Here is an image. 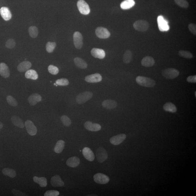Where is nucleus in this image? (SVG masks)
<instances>
[{
	"mask_svg": "<svg viewBox=\"0 0 196 196\" xmlns=\"http://www.w3.org/2000/svg\"><path fill=\"white\" fill-rule=\"evenodd\" d=\"M96 34L99 38L105 39L110 37V33L107 29L103 27H98L95 31Z\"/></svg>",
	"mask_w": 196,
	"mask_h": 196,
	"instance_id": "nucleus-10",
	"label": "nucleus"
},
{
	"mask_svg": "<svg viewBox=\"0 0 196 196\" xmlns=\"http://www.w3.org/2000/svg\"><path fill=\"white\" fill-rule=\"evenodd\" d=\"M61 121H62L64 125L66 127H69L71 124V121L70 119L66 115H63L61 117Z\"/></svg>",
	"mask_w": 196,
	"mask_h": 196,
	"instance_id": "nucleus-38",
	"label": "nucleus"
},
{
	"mask_svg": "<svg viewBox=\"0 0 196 196\" xmlns=\"http://www.w3.org/2000/svg\"><path fill=\"white\" fill-rule=\"evenodd\" d=\"M10 69L6 64L4 63H0V74L4 78H8L10 76Z\"/></svg>",
	"mask_w": 196,
	"mask_h": 196,
	"instance_id": "nucleus-18",
	"label": "nucleus"
},
{
	"mask_svg": "<svg viewBox=\"0 0 196 196\" xmlns=\"http://www.w3.org/2000/svg\"><path fill=\"white\" fill-rule=\"evenodd\" d=\"M80 162V159L78 157L73 156L68 159L66 164L68 166L71 168H75L79 165Z\"/></svg>",
	"mask_w": 196,
	"mask_h": 196,
	"instance_id": "nucleus-23",
	"label": "nucleus"
},
{
	"mask_svg": "<svg viewBox=\"0 0 196 196\" xmlns=\"http://www.w3.org/2000/svg\"><path fill=\"white\" fill-rule=\"evenodd\" d=\"M42 98L41 96L38 93H34L30 95L28 100L30 105L34 106L41 101Z\"/></svg>",
	"mask_w": 196,
	"mask_h": 196,
	"instance_id": "nucleus-20",
	"label": "nucleus"
},
{
	"mask_svg": "<svg viewBox=\"0 0 196 196\" xmlns=\"http://www.w3.org/2000/svg\"><path fill=\"white\" fill-rule=\"evenodd\" d=\"M133 27L137 31L143 32L148 30L149 24L147 21L141 20L136 21L133 24Z\"/></svg>",
	"mask_w": 196,
	"mask_h": 196,
	"instance_id": "nucleus-3",
	"label": "nucleus"
},
{
	"mask_svg": "<svg viewBox=\"0 0 196 196\" xmlns=\"http://www.w3.org/2000/svg\"><path fill=\"white\" fill-rule=\"evenodd\" d=\"M74 46L77 49H80L83 45V38L81 33L76 32L74 34Z\"/></svg>",
	"mask_w": 196,
	"mask_h": 196,
	"instance_id": "nucleus-9",
	"label": "nucleus"
},
{
	"mask_svg": "<svg viewBox=\"0 0 196 196\" xmlns=\"http://www.w3.org/2000/svg\"><path fill=\"white\" fill-rule=\"evenodd\" d=\"M180 74V72L177 69L173 68H168L163 70L162 76L168 79H173L177 77Z\"/></svg>",
	"mask_w": 196,
	"mask_h": 196,
	"instance_id": "nucleus-2",
	"label": "nucleus"
},
{
	"mask_svg": "<svg viewBox=\"0 0 196 196\" xmlns=\"http://www.w3.org/2000/svg\"><path fill=\"white\" fill-rule=\"evenodd\" d=\"M133 59V54L131 51L127 50L125 52L123 57V61L125 64L130 63Z\"/></svg>",
	"mask_w": 196,
	"mask_h": 196,
	"instance_id": "nucleus-31",
	"label": "nucleus"
},
{
	"mask_svg": "<svg viewBox=\"0 0 196 196\" xmlns=\"http://www.w3.org/2000/svg\"><path fill=\"white\" fill-rule=\"evenodd\" d=\"M178 54L180 57L185 58L191 59L193 57L192 53L189 51H184V50H180Z\"/></svg>",
	"mask_w": 196,
	"mask_h": 196,
	"instance_id": "nucleus-35",
	"label": "nucleus"
},
{
	"mask_svg": "<svg viewBox=\"0 0 196 196\" xmlns=\"http://www.w3.org/2000/svg\"><path fill=\"white\" fill-rule=\"evenodd\" d=\"M56 84L58 86H65L69 84V81L67 79L62 78L58 79L56 81Z\"/></svg>",
	"mask_w": 196,
	"mask_h": 196,
	"instance_id": "nucleus-40",
	"label": "nucleus"
},
{
	"mask_svg": "<svg viewBox=\"0 0 196 196\" xmlns=\"http://www.w3.org/2000/svg\"><path fill=\"white\" fill-rule=\"evenodd\" d=\"M65 142L63 140H59L57 141L54 147V152L57 153H60L62 152L64 149Z\"/></svg>",
	"mask_w": 196,
	"mask_h": 196,
	"instance_id": "nucleus-32",
	"label": "nucleus"
},
{
	"mask_svg": "<svg viewBox=\"0 0 196 196\" xmlns=\"http://www.w3.org/2000/svg\"><path fill=\"white\" fill-rule=\"evenodd\" d=\"M102 104L103 107L107 109H115L117 106L116 101L111 100H105Z\"/></svg>",
	"mask_w": 196,
	"mask_h": 196,
	"instance_id": "nucleus-24",
	"label": "nucleus"
},
{
	"mask_svg": "<svg viewBox=\"0 0 196 196\" xmlns=\"http://www.w3.org/2000/svg\"><path fill=\"white\" fill-rule=\"evenodd\" d=\"M3 127V123L0 121V130Z\"/></svg>",
	"mask_w": 196,
	"mask_h": 196,
	"instance_id": "nucleus-47",
	"label": "nucleus"
},
{
	"mask_svg": "<svg viewBox=\"0 0 196 196\" xmlns=\"http://www.w3.org/2000/svg\"><path fill=\"white\" fill-rule=\"evenodd\" d=\"M127 136L124 134H120L113 137L110 139V142L115 145H118L122 143L126 139Z\"/></svg>",
	"mask_w": 196,
	"mask_h": 196,
	"instance_id": "nucleus-12",
	"label": "nucleus"
},
{
	"mask_svg": "<svg viewBox=\"0 0 196 196\" xmlns=\"http://www.w3.org/2000/svg\"><path fill=\"white\" fill-rule=\"evenodd\" d=\"M60 193L58 191L54 190H50L47 191L44 194L45 196H57L59 195Z\"/></svg>",
	"mask_w": 196,
	"mask_h": 196,
	"instance_id": "nucleus-43",
	"label": "nucleus"
},
{
	"mask_svg": "<svg viewBox=\"0 0 196 196\" xmlns=\"http://www.w3.org/2000/svg\"><path fill=\"white\" fill-rule=\"evenodd\" d=\"M188 28L190 31L193 34L196 35V25L194 23H190L188 25Z\"/></svg>",
	"mask_w": 196,
	"mask_h": 196,
	"instance_id": "nucleus-44",
	"label": "nucleus"
},
{
	"mask_svg": "<svg viewBox=\"0 0 196 196\" xmlns=\"http://www.w3.org/2000/svg\"><path fill=\"white\" fill-rule=\"evenodd\" d=\"M31 62L26 61L21 62L18 65L17 69L20 72H25L31 68Z\"/></svg>",
	"mask_w": 196,
	"mask_h": 196,
	"instance_id": "nucleus-21",
	"label": "nucleus"
},
{
	"mask_svg": "<svg viewBox=\"0 0 196 196\" xmlns=\"http://www.w3.org/2000/svg\"><path fill=\"white\" fill-rule=\"evenodd\" d=\"M91 54L94 57L99 59H104L105 56V53L104 50L99 48H93L91 50Z\"/></svg>",
	"mask_w": 196,
	"mask_h": 196,
	"instance_id": "nucleus-17",
	"label": "nucleus"
},
{
	"mask_svg": "<svg viewBox=\"0 0 196 196\" xmlns=\"http://www.w3.org/2000/svg\"><path fill=\"white\" fill-rule=\"evenodd\" d=\"M195 96L196 97V92H195Z\"/></svg>",
	"mask_w": 196,
	"mask_h": 196,
	"instance_id": "nucleus-48",
	"label": "nucleus"
},
{
	"mask_svg": "<svg viewBox=\"0 0 196 196\" xmlns=\"http://www.w3.org/2000/svg\"><path fill=\"white\" fill-rule=\"evenodd\" d=\"M74 62L75 65L78 68L82 69H85L87 68L88 65L84 60L80 57H76Z\"/></svg>",
	"mask_w": 196,
	"mask_h": 196,
	"instance_id": "nucleus-27",
	"label": "nucleus"
},
{
	"mask_svg": "<svg viewBox=\"0 0 196 196\" xmlns=\"http://www.w3.org/2000/svg\"><path fill=\"white\" fill-rule=\"evenodd\" d=\"M155 63L154 59L153 57L147 56L144 57L141 61V64L142 66L146 67H150L153 66Z\"/></svg>",
	"mask_w": 196,
	"mask_h": 196,
	"instance_id": "nucleus-22",
	"label": "nucleus"
},
{
	"mask_svg": "<svg viewBox=\"0 0 196 196\" xmlns=\"http://www.w3.org/2000/svg\"><path fill=\"white\" fill-rule=\"evenodd\" d=\"M187 81L189 83H196V76H188L187 79Z\"/></svg>",
	"mask_w": 196,
	"mask_h": 196,
	"instance_id": "nucleus-46",
	"label": "nucleus"
},
{
	"mask_svg": "<svg viewBox=\"0 0 196 196\" xmlns=\"http://www.w3.org/2000/svg\"><path fill=\"white\" fill-rule=\"evenodd\" d=\"M2 172L4 175L8 176L11 178H14L16 175V171L11 168H4L2 170Z\"/></svg>",
	"mask_w": 196,
	"mask_h": 196,
	"instance_id": "nucleus-33",
	"label": "nucleus"
},
{
	"mask_svg": "<svg viewBox=\"0 0 196 196\" xmlns=\"http://www.w3.org/2000/svg\"><path fill=\"white\" fill-rule=\"evenodd\" d=\"M11 120L13 124L17 127L21 128H23L25 127L23 121L19 117L16 115H13L11 117Z\"/></svg>",
	"mask_w": 196,
	"mask_h": 196,
	"instance_id": "nucleus-25",
	"label": "nucleus"
},
{
	"mask_svg": "<svg viewBox=\"0 0 196 196\" xmlns=\"http://www.w3.org/2000/svg\"><path fill=\"white\" fill-rule=\"evenodd\" d=\"M136 81L140 86L146 87H153L156 85L154 80L149 77L142 76H138L137 77Z\"/></svg>",
	"mask_w": 196,
	"mask_h": 196,
	"instance_id": "nucleus-1",
	"label": "nucleus"
},
{
	"mask_svg": "<svg viewBox=\"0 0 196 196\" xmlns=\"http://www.w3.org/2000/svg\"><path fill=\"white\" fill-rule=\"evenodd\" d=\"M175 2L179 6L187 8L189 6V4L186 0H174Z\"/></svg>",
	"mask_w": 196,
	"mask_h": 196,
	"instance_id": "nucleus-37",
	"label": "nucleus"
},
{
	"mask_svg": "<svg viewBox=\"0 0 196 196\" xmlns=\"http://www.w3.org/2000/svg\"><path fill=\"white\" fill-rule=\"evenodd\" d=\"M84 127L86 129L92 132H97L101 130V126L97 123L91 121H87L84 124Z\"/></svg>",
	"mask_w": 196,
	"mask_h": 196,
	"instance_id": "nucleus-14",
	"label": "nucleus"
},
{
	"mask_svg": "<svg viewBox=\"0 0 196 196\" xmlns=\"http://www.w3.org/2000/svg\"><path fill=\"white\" fill-rule=\"evenodd\" d=\"M56 47V43L54 42H48L46 45V51L51 53L54 51Z\"/></svg>",
	"mask_w": 196,
	"mask_h": 196,
	"instance_id": "nucleus-36",
	"label": "nucleus"
},
{
	"mask_svg": "<svg viewBox=\"0 0 196 196\" xmlns=\"http://www.w3.org/2000/svg\"><path fill=\"white\" fill-rule=\"evenodd\" d=\"M13 194L15 196H25L26 194L23 192H21L20 191L16 189H13L12 190Z\"/></svg>",
	"mask_w": 196,
	"mask_h": 196,
	"instance_id": "nucleus-45",
	"label": "nucleus"
},
{
	"mask_svg": "<svg viewBox=\"0 0 196 196\" xmlns=\"http://www.w3.org/2000/svg\"><path fill=\"white\" fill-rule=\"evenodd\" d=\"M51 183V185L54 187H60L64 185V182L62 180L60 176L57 175L52 177Z\"/></svg>",
	"mask_w": 196,
	"mask_h": 196,
	"instance_id": "nucleus-15",
	"label": "nucleus"
},
{
	"mask_svg": "<svg viewBox=\"0 0 196 196\" xmlns=\"http://www.w3.org/2000/svg\"><path fill=\"white\" fill-rule=\"evenodd\" d=\"M25 126L29 134L31 136H35L37 132V128L33 123L30 120H27L25 123Z\"/></svg>",
	"mask_w": 196,
	"mask_h": 196,
	"instance_id": "nucleus-11",
	"label": "nucleus"
},
{
	"mask_svg": "<svg viewBox=\"0 0 196 196\" xmlns=\"http://www.w3.org/2000/svg\"><path fill=\"white\" fill-rule=\"evenodd\" d=\"M164 110L166 111L175 113L177 111V108L174 104L171 103H167L164 105L163 107Z\"/></svg>",
	"mask_w": 196,
	"mask_h": 196,
	"instance_id": "nucleus-28",
	"label": "nucleus"
},
{
	"mask_svg": "<svg viewBox=\"0 0 196 196\" xmlns=\"http://www.w3.org/2000/svg\"><path fill=\"white\" fill-rule=\"evenodd\" d=\"M77 6L81 14L87 15L90 13V9L88 4L84 0H79L77 1Z\"/></svg>",
	"mask_w": 196,
	"mask_h": 196,
	"instance_id": "nucleus-5",
	"label": "nucleus"
},
{
	"mask_svg": "<svg viewBox=\"0 0 196 196\" xmlns=\"http://www.w3.org/2000/svg\"><path fill=\"white\" fill-rule=\"evenodd\" d=\"M5 45L8 49H13L16 46V42L13 39H9L6 42Z\"/></svg>",
	"mask_w": 196,
	"mask_h": 196,
	"instance_id": "nucleus-41",
	"label": "nucleus"
},
{
	"mask_svg": "<svg viewBox=\"0 0 196 196\" xmlns=\"http://www.w3.org/2000/svg\"><path fill=\"white\" fill-rule=\"evenodd\" d=\"M7 101L11 106L16 107L18 105V103L16 99L11 96H8L7 97Z\"/></svg>",
	"mask_w": 196,
	"mask_h": 196,
	"instance_id": "nucleus-39",
	"label": "nucleus"
},
{
	"mask_svg": "<svg viewBox=\"0 0 196 196\" xmlns=\"http://www.w3.org/2000/svg\"><path fill=\"white\" fill-rule=\"evenodd\" d=\"M33 180L35 183L39 184L41 187H45L47 185V181L45 177L39 178L35 176L33 177Z\"/></svg>",
	"mask_w": 196,
	"mask_h": 196,
	"instance_id": "nucleus-30",
	"label": "nucleus"
},
{
	"mask_svg": "<svg viewBox=\"0 0 196 196\" xmlns=\"http://www.w3.org/2000/svg\"><path fill=\"white\" fill-rule=\"evenodd\" d=\"M85 81L89 83H96L101 81L102 80L101 74L98 73L91 74L86 76L85 78Z\"/></svg>",
	"mask_w": 196,
	"mask_h": 196,
	"instance_id": "nucleus-13",
	"label": "nucleus"
},
{
	"mask_svg": "<svg viewBox=\"0 0 196 196\" xmlns=\"http://www.w3.org/2000/svg\"><path fill=\"white\" fill-rule=\"evenodd\" d=\"M157 23L159 30L161 31H167L169 30L168 22L163 16H160L158 17Z\"/></svg>",
	"mask_w": 196,
	"mask_h": 196,
	"instance_id": "nucleus-6",
	"label": "nucleus"
},
{
	"mask_svg": "<svg viewBox=\"0 0 196 196\" xmlns=\"http://www.w3.org/2000/svg\"><path fill=\"white\" fill-rule=\"evenodd\" d=\"M93 95L92 93L89 91L81 93L77 96L76 101L79 104H83L90 100Z\"/></svg>",
	"mask_w": 196,
	"mask_h": 196,
	"instance_id": "nucleus-4",
	"label": "nucleus"
},
{
	"mask_svg": "<svg viewBox=\"0 0 196 196\" xmlns=\"http://www.w3.org/2000/svg\"><path fill=\"white\" fill-rule=\"evenodd\" d=\"M48 69L50 73L53 75H56L59 72V70L57 67L53 65H49L48 67Z\"/></svg>",
	"mask_w": 196,
	"mask_h": 196,
	"instance_id": "nucleus-42",
	"label": "nucleus"
},
{
	"mask_svg": "<svg viewBox=\"0 0 196 196\" xmlns=\"http://www.w3.org/2000/svg\"><path fill=\"white\" fill-rule=\"evenodd\" d=\"M28 33L30 37L35 38L37 37L38 35V30L36 26H32L28 28Z\"/></svg>",
	"mask_w": 196,
	"mask_h": 196,
	"instance_id": "nucleus-34",
	"label": "nucleus"
},
{
	"mask_svg": "<svg viewBox=\"0 0 196 196\" xmlns=\"http://www.w3.org/2000/svg\"><path fill=\"white\" fill-rule=\"evenodd\" d=\"M25 76L27 79H31L33 80H37L38 78V75L37 72L33 69H29L27 71L25 72Z\"/></svg>",
	"mask_w": 196,
	"mask_h": 196,
	"instance_id": "nucleus-29",
	"label": "nucleus"
},
{
	"mask_svg": "<svg viewBox=\"0 0 196 196\" xmlns=\"http://www.w3.org/2000/svg\"><path fill=\"white\" fill-rule=\"evenodd\" d=\"M97 160L100 163H103L108 157V155L106 150L104 148L100 147L97 149L96 152Z\"/></svg>",
	"mask_w": 196,
	"mask_h": 196,
	"instance_id": "nucleus-7",
	"label": "nucleus"
},
{
	"mask_svg": "<svg viewBox=\"0 0 196 196\" xmlns=\"http://www.w3.org/2000/svg\"><path fill=\"white\" fill-rule=\"evenodd\" d=\"M0 14L4 20L8 21L11 19V13L7 7H3L0 9Z\"/></svg>",
	"mask_w": 196,
	"mask_h": 196,
	"instance_id": "nucleus-19",
	"label": "nucleus"
},
{
	"mask_svg": "<svg viewBox=\"0 0 196 196\" xmlns=\"http://www.w3.org/2000/svg\"><path fill=\"white\" fill-rule=\"evenodd\" d=\"M83 154L86 160L89 161H93L95 159V156L92 150L88 147H85L83 149Z\"/></svg>",
	"mask_w": 196,
	"mask_h": 196,
	"instance_id": "nucleus-16",
	"label": "nucleus"
},
{
	"mask_svg": "<svg viewBox=\"0 0 196 196\" xmlns=\"http://www.w3.org/2000/svg\"><path fill=\"white\" fill-rule=\"evenodd\" d=\"M134 0H125L120 4L121 8L123 10H128L135 5Z\"/></svg>",
	"mask_w": 196,
	"mask_h": 196,
	"instance_id": "nucleus-26",
	"label": "nucleus"
},
{
	"mask_svg": "<svg viewBox=\"0 0 196 196\" xmlns=\"http://www.w3.org/2000/svg\"><path fill=\"white\" fill-rule=\"evenodd\" d=\"M94 181L96 183L99 184H105L108 183L110 179L105 174L98 173L93 176Z\"/></svg>",
	"mask_w": 196,
	"mask_h": 196,
	"instance_id": "nucleus-8",
	"label": "nucleus"
}]
</instances>
